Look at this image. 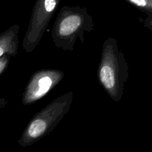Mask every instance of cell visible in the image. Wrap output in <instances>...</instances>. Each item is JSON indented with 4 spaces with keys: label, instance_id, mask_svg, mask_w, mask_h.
I'll return each mask as SVG.
<instances>
[{
    "label": "cell",
    "instance_id": "cell-9",
    "mask_svg": "<svg viewBox=\"0 0 152 152\" xmlns=\"http://www.w3.org/2000/svg\"><path fill=\"white\" fill-rule=\"evenodd\" d=\"M143 25L147 28H152V15L147 16V17L143 20Z\"/></svg>",
    "mask_w": 152,
    "mask_h": 152
},
{
    "label": "cell",
    "instance_id": "cell-2",
    "mask_svg": "<svg viewBox=\"0 0 152 152\" xmlns=\"http://www.w3.org/2000/svg\"><path fill=\"white\" fill-rule=\"evenodd\" d=\"M94 28V18L86 7L65 5L53 23L51 38L56 48L72 51L77 41H84L86 33L91 32Z\"/></svg>",
    "mask_w": 152,
    "mask_h": 152
},
{
    "label": "cell",
    "instance_id": "cell-5",
    "mask_svg": "<svg viewBox=\"0 0 152 152\" xmlns=\"http://www.w3.org/2000/svg\"><path fill=\"white\" fill-rule=\"evenodd\" d=\"M65 77L60 70L42 69L31 76L22 97V105H31L37 102L53 90Z\"/></svg>",
    "mask_w": 152,
    "mask_h": 152
},
{
    "label": "cell",
    "instance_id": "cell-8",
    "mask_svg": "<svg viewBox=\"0 0 152 152\" xmlns=\"http://www.w3.org/2000/svg\"><path fill=\"white\" fill-rule=\"evenodd\" d=\"M11 56L9 55H4L0 59V75L7 69L8 67L9 63H10V60Z\"/></svg>",
    "mask_w": 152,
    "mask_h": 152
},
{
    "label": "cell",
    "instance_id": "cell-3",
    "mask_svg": "<svg viewBox=\"0 0 152 152\" xmlns=\"http://www.w3.org/2000/svg\"><path fill=\"white\" fill-rule=\"evenodd\" d=\"M74 101V93L67 92L45 105L33 117L25 127L18 143L27 147L52 132L69 111Z\"/></svg>",
    "mask_w": 152,
    "mask_h": 152
},
{
    "label": "cell",
    "instance_id": "cell-11",
    "mask_svg": "<svg viewBox=\"0 0 152 152\" xmlns=\"http://www.w3.org/2000/svg\"><path fill=\"white\" fill-rule=\"evenodd\" d=\"M148 29L151 31V33L152 34V28H148Z\"/></svg>",
    "mask_w": 152,
    "mask_h": 152
},
{
    "label": "cell",
    "instance_id": "cell-7",
    "mask_svg": "<svg viewBox=\"0 0 152 152\" xmlns=\"http://www.w3.org/2000/svg\"><path fill=\"white\" fill-rule=\"evenodd\" d=\"M132 4L140 11L146 13L147 16L152 15V0H125Z\"/></svg>",
    "mask_w": 152,
    "mask_h": 152
},
{
    "label": "cell",
    "instance_id": "cell-1",
    "mask_svg": "<svg viewBox=\"0 0 152 152\" xmlns=\"http://www.w3.org/2000/svg\"><path fill=\"white\" fill-rule=\"evenodd\" d=\"M97 77L110 98L116 102H120L129 78V67L118 42L113 37L107 39L102 45Z\"/></svg>",
    "mask_w": 152,
    "mask_h": 152
},
{
    "label": "cell",
    "instance_id": "cell-4",
    "mask_svg": "<svg viewBox=\"0 0 152 152\" xmlns=\"http://www.w3.org/2000/svg\"><path fill=\"white\" fill-rule=\"evenodd\" d=\"M59 2L60 0H36L22 41L25 53H32L39 44Z\"/></svg>",
    "mask_w": 152,
    "mask_h": 152
},
{
    "label": "cell",
    "instance_id": "cell-10",
    "mask_svg": "<svg viewBox=\"0 0 152 152\" xmlns=\"http://www.w3.org/2000/svg\"><path fill=\"white\" fill-rule=\"evenodd\" d=\"M7 104V100L4 98L1 97L0 96V108H4L6 105Z\"/></svg>",
    "mask_w": 152,
    "mask_h": 152
},
{
    "label": "cell",
    "instance_id": "cell-6",
    "mask_svg": "<svg viewBox=\"0 0 152 152\" xmlns=\"http://www.w3.org/2000/svg\"><path fill=\"white\" fill-rule=\"evenodd\" d=\"M19 25H14L0 34V59L4 55L16 56L19 48Z\"/></svg>",
    "mask_w": 152,
    "mask_h": 152
}]
</instances>
